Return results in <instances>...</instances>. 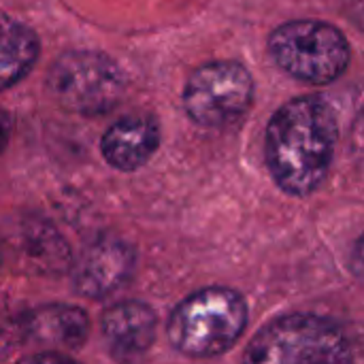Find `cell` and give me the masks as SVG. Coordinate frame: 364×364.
<instances>
[{"label": "cell", "instance_id": "1", "mask_svg": "<svg viewBox=\"0 0 364 364\" xmlns=\"http://www.w3.org/2000/svg\"><path fill=\"white\" fill-rule=\"evenodd\" d=\"M339 141L337 113L320 96H301L286 102L269 122L264 154L275 183L292 194L316 192L333 164Z\"/></svg>", "mask_w": 364, "mask_h": 364}, {"label": "cell", "instance_id": "2", "mask_svg": "<svg viewBox=\"0 0 364 364\" xmlns=\"http://www.w3.org/2000/svg\"><path fill=\"white\" fill-rule=\"evenodd\" d=\"M247 305L228 288H205L183 299L168 320V339L175 350L192 358L224 354L243 335Z\"/></svg>", "mask_w": 364, "mask_h": 364}, {"label": "cell", "instance_id": "3", "mask_svg": "<svg viewBox=\"0 0 364 364\" xmlns=\"http://www.w3.org/2000/svg\"><path fill=\"white\" fill-rule=\"evenodd\" d=\"M348 331L320 316L292 314L262 328L247 348L250 363L335 364L356 358Z\"/></svg>", "mask_w": 364, "mask_h": 364}, {"label": "cell", "instance_id": "4", "mask_svg": "<svg viewBox=\"0 0 364 364\" xmlns=\"http://www.w3.org/2000/svg\"><path fill=\"white\" fill-rule=\"evenodd\" d=\"M269 51L279 68L314 85L339 79L350 64V45L341 30L318 19L279 26L269 38Z\"/></svg>", "mask_w": 364, "mask_h": 364}, {"label": "cell", "instance_id": "5", "mask_svg": "<svg viewBox=\"0 0 364 364\" xmlns=\"http://www.w3.org/2000/svg\"><path fill=\"white\" fill-rule=\"evenodd\" d=\"M47 87L62 109L100 115L122 100L126 79L122 68L105 53L68 51L53 62Z\"/></svg>", "mask_w": 364, "mask_h": 364}, {"label": "cell", "instance_id": "6", "mask_svg": "<svg viewBox=\"0 0 364 364\" xmlns=\"http://www.w3.org/2000/svg\"><path fill=\"white\" fill-rule=\"evenodd\" d=\"M254 79L250 70L230 60H218L196 68L183 90V107L192 122L205 128L235 124L252 105Z\"/></svg>", "mask_w": 364, "mask_h": 364}, {"label": "cell", "instance_id": "7", "mask_svg": "<svg viewBox=\"0 0 364 364\" xmlns=\"http://www.w3.org/2000/svg\"><path fill=\"white\" fill-rule=\"evenodd\" d=\"M134 271V250L113 237L94 241L73 269L75 290L87 299H107L119 292Z\"/></svg>", "mask_w": 364, "mask_h": 364}, {"label": "cell", "instance_id": "8", "mask_svg": "<svg viewBox=\"0 0 364 364\" xmlns=\"http://www.w3.org/2000/svg\"><path fill=\"white\" fill-rule=\"evenodd\" d=\"M160 145V126L149 115H128L117 119L102 136L105 160L119 171L141 168Z\"/></svg>", "mask_w": 364, "mask_h": 364}, {"label": "cell", "instance_id": "9", "mask_svg": "<svg viewBox=\"0 0 364 364\" xmlns=\"http://www.w3.org/2000/svg\"><path fill=\"white\" fill-rule=\"evenodd\" d=\"M100 328L115 356L134 358L147 352L156 339V314L145 303L124 301L105 311Z\"/></svg>", "mask_w": 364, "mask_h": 364}, {"label": "cell", "instance_id": "10", "mask_svg": "<svg viewBox=\"0 0 364 364\" xmlns=\"http://www.w3.org/2000/svg\"><path fill=\"white\" fill-rule=\"evenodd\" d=\"M90 320L75 305H43L23 314V335L30 341L77 350L85 343Z\"/></svg>", "mask_w": 364, "mask_h": 364}, {"label": "cell", "instance_id": "11", "mask_svg": "<svg viewBox=\"0 0 364 364\" xmlns=\"http://www.w3.org/2000/svg\"><path fill=\"white\" fill-rule=\"evenodd\" d=\"M36 34L21 21L0 13V92L17 83L36 62Z\"/></svg>", "mask_w": 364, "mask_h": 364}, {"label": "cell", "instance_id": "12", "mask_svg": "<svg viewBox=\"0 0 364 364\" xmlns=\"http://www.w3.org/2000/svg\"><path fill=\"white\" fill-rule=\"evenodd\" d=\"M21 341H26L23 314L13 311L4 301H0V360L6 358Z\"/></svg>", "mask_w": 364, "mask_h": 364}, {"label": "cell", "instance_id": "13", "mask_svg": "<svg viewBox=\"0 0 364 364\" xmlns=\"http://www.w3.org/2000/svg\"><path fill=\"white\" fill-rule=\"evenodd\" d=\"M11 132H13V119H11V115L4 109H0V154L9 145Z\"/></svg>", "mask_w": 364, "mask_h": 364}, {"label": "cell", "instance_id": "14", "mask_svg": "<svg viewBox=\"0 0 364 364\" xmlns=\"http://www.w3.org/2000/svg\"><path fill=\"white\" fill-rule=\"evenodd\" d=\"M354 143L358 149L364 151V109L363 113L356 117V124H354Z\"/></svg>", "mask_w": 364, "mask_h": 364}, {"label": "cell", "instance_id": "15", "mask_svg": "<svg viewBox=\"0 0 364 364\" xmlns=\"http://www.w3.org/2000/svg\"><path fill=\"white\" fill-rule=\"evenodd\" d=\"M356 260L360 262L364 267V235L360 237V241H358V247H356Z\"/></svg>", "mask_w": 364, "mask_h": 364}, {"label": "cell", "instance_id": "16", "mask_svg": "<svg viewBox=\"0 0 364 364\" xmlns=\"http://www.w3.org/2000/svg\"><path fill=\"white\" fill-rule=\"evenodd\" d=\"M0 264H2V245H0Z\"/></svg>", "mask_w": 364, "mask_h": 364}]
</instances>
